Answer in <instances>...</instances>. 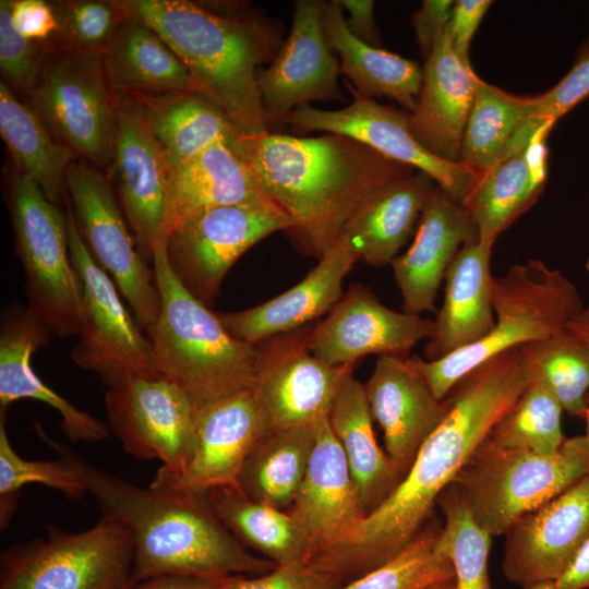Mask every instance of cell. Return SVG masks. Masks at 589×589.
I'll return each mask as SVG.
<instances>
[{
    "label": "cell",
    "instance_id": "cell-8",
    "mask_svg": "<svg viewBox=\"0 0 589 589\" xmlns=\"http://www.w3.org/2000/svg\"><path fill=\"white\" fill-rule=\"evenodd\" d=\"M9 201L15 253L26 276L27 310L52 336H79L83 296L71 260L65 213L17 171Z\"/></svg>",
    "mask_w": 589,
    "mask_h": 589
},
{
    "label": "cell",
    "instance_id": "cell-53",
    "mask_svg": "<svg viewBox=\"0 0 589 589\" xmlns=\"http://www.w3.org/2000/svg\"><path fill=\"white\" fill-rule=\"evenodd\" d=\"M223 578L166 574L146 578L120 589H220Z\"/></svg>",
    "mask_w": 589,
    "mask_h": 589
},
{
    "label": "cell",
    "instance_id": "cell-47",
    "mask_svg": "<svg viewBox=\"0 0 589 589\" xmlns=\"http://www.w3.org/2000/svg\"><path fill=\"white\" fill-rule=\"evenodd\" d=\"M48 51L41 41L24 37L14 27L10 1H0V71L11 88L29 93L37 84Z\"/></svg>",
    "mask_w": 589,
    "mask_h": 589
},
{
    "label": "cell",
    "instance_id": "cell-31",
    "mask_svg": "<svg viewBox=\"0 0 589 589\" xmlns=\"http://www.w3.org/2000/svg\"><path fill=\"white\" fill-rule=\"evenodd\" d=\"M434 187L421 171L387 187L353 213L341 238L359 260L373 266L389 264L418 227Z\"/></svg>",
    "mask_w": 589,
    "mask_h": 589
},
{
    "label": "cell",
    "instance_id": "cell-29",
    "mask_svg": "<svg viewBox=\"0 0 589 589\" xmlns=\"http://www.w3.org/2000/svg\"><path fill=\"white\" fill-rule=\"evenodd\" d=\"M539 132L524 148L480 175L462 205L478 240L493 244L542 194L548 176L545 136Z\"/></svg>",
    "mask_w": 589,
    "mask_h": 589
},
{
    "label": "cell",
    "instance_id": "cell-4",
    "mask_svg": "<svg viewBox=\"0 0 589 589\" xmlns=\"http://www.w3.org/2000/svg\"><path fill=\"white\" fill-rule=\"evenodd\" d=\"M112 1L122 15L159 34L187 68L193 92L217 107L240 135L269 132L257 74L284 44L275 22L257 14H218L188 0Z\"/></svg>",
    "mask_w": 589,
    "mask_h": 589
},
{
    "label": "cell",
    "instance_id": "cell-18",
    "mask_svg": "<svg viewBox=\"0 0 589 589\" xmlns=\"http://www.w3.org/2000/svg\"><path fill=\"white\" fill-rule=\"evenodd\" d=\"M339 62L325 37L318 0H297L287 39L269 67L257 74L267 127L284 122L311 101L342 100Z\"/></svg>",
    "mask_w": 589,
    "mask_h": 589
},
{
    "label": "cell",
    "instance_id": "cell-37",
    "mask_svg": "<svg viewBox=\"0 0 589 589\" xmlns=\"http://www.w3.org/2000/svg\"><path fill=\"white\" fill-rule=\"evenodd\" d=\"M313 444V424L267 431L248 455L237 489L250 500L287 512L303 481Z\"/></svg>",
    "mask_w": 589,
    "mask_h": 589
},
{
    "label": "cell",
    "instance_id": "cell-40",
    "mask_svg": "<svg viewBox=\"0 0 589 589\" xmlns=\"http://www.w3.org/2000/svg\"><path fill=\"white\" fill-rule=\"evenodd\" d=\"M530 385L551 395L569 416L584 417L589 395V348L568 329L520 347Z\"/></svg>",
    "mask_w": 589,
    "mask_h": 589
},
{
    "label": "cell",
    "instance_id": "cell-27",
    "mask_svg": "<svg viewBox=\"0 0 589 589\" xmlns=\"http://www.w3.org/2000/svg\"><path fill=\"white\" fill-rule=\"evenodd\" d=\"M52 335L26 309L7 311L0 329V411L19 399H35L53 408L63 433L73 442L109 436L107 425L49 388L34 372L31 358Z\"/></svg>",
    "mask_w": 589,
    "mask_h": 589
},
{
    "label": "cell",
    "instance_id": "cell-39",
    "mask_svg": "<svg viewBox=\"0 0 589 589\" xmlns=\"http://www.w3.org/2000/svg\"><path fill=\"white\" fill-rule=\"evenodd\" d=\"M538 96L512 95L479 76L466 124L459 163L478 176L503 159L517 133L531 120Z\"/></svg>",
    "mask_w": 589,
    "mask_h": 589
},
{
    "label": "cell",
    "instance_id": "cell-7",
    "mask_svg": "<svg viewBox=\"0 0 589 589\" xmlns=\"http://www.w3.org/2000/svg\"><path fill=\"white\" fill-rule=\"evenodd\" d=\"M589 473V440L566 438L551 455L510 448L485 438L454 485L474 522L490 537L505 534L524 515Z\"/></svg>",
    "mask_w": 589,
    "mask_h": 589
},
{
    "label": "cell",
    "instance_id": "cell-41",
    "mask_svg": "<svg viewBox=\"0 0 589 589\" xmlns=\"http://www.w3.org/2000/svg\"><path fill=\"white\" fill-rule=\"evenodd\" d=\"M437 503L445 522L436 546L454 565L456 589H492L488 568L491 537L474 522L454 484Z\"/></svg>",
    "mask_w": 589,
    "mask_h": 589
},
{
    "label": "cell",
    "instance_id": "cell-13",
    "mask_svg": "<svg viewBox=\"0 0 589 589\" xmlns=\"http://www.w3.org/2000/svg\"><path fill=\"white\" fill-rule=\"evenodd\" d=\"M65 188L88 252L145 330L158 317L159 292L154 271L139 252L109 181L88 163L74 160L67 172Z\"/></svg>",
    "mask_w": 589,
    "mask_h": 589
},
{
    "label": "cell",
    "instance_id": "cell-57",
    "mask_svg": "<svg viewBox=\"0 0 589 589\" xmlns=\"http://www.w3.org/2000/svg\"><path fill=\"white\" fill-rule=\"evenodd\" d=\"M524 589H556L555 581H542Z\"/></svg>",
    "mask_w": 589,
    "mask_h": 589
},
{
    "label": "cell",
    "instance_id": "cell-5",
    "mask_svg": "<svg viewBox=\"0 0 589 589\" xmlns=\"http://www.w3.org/2000/svg\"><path fill=\"white\" fill-rule=\"evenodd\" d=\"M152 262L160 311L145 335L159 373L182 387L195 407L250 389L256 346L233 337L183 286L169 265L166 239L154 244Z\"/></svg>",
    "mask_w": 589,
    "mask_h": 589
},
{
    "label": "cell",
    "instance_id": "cell-19",
    "mask_svg": "<svg viewBox=\"0 0 589 589\" xmlns=\"http://www.w3.org/2000/svg\"><path fill=\"white\" fill-rule=\"evenodd\" d=\"M433 326V320L389 309L369 288L353 285L312 326L309 348L332 365H353L369 354L407 357L418 342L432 336Z\"/></svg>",
    "mask_w": 589,
    "mask_h": 589
},
{
    "label": "cell",
    "instance_id": "cell-2",
    "mask_svg": "<svg viewBox=\"0 0 589 589\" xmlns=\"http://www.w3.org/2000/svg\"><path fill=\"white\" fill-rule=\"evenodd\" d=\"M235 148L266 195L291 219L286 231L302 252L320 259L370 197L417 170L351 137L324 133L240 136Z\"/></svg>",
    "mask_w": 589,
    "mask_h": 589
},
{
    "label": "cell",
    "instance_id": "cell-52",
    "mask_svg": "<svg viewBox=\"0 0 589 589\" xmlns=\"http://www.w3.org/2000/svg\"><path fill=\"white\" fill-rule=\"evenodd\" d=\"M342 9L349 13L346 19L348 29L360 40L381 48L380 32L374 20V1L338 0Z\"/></svg>",
    "mask_w": 589,
    "mask_h": 589
},
{
    "label": "cell",
    "instance_id": "cell-44",
    "mask_svg": "<svg viewBox=\"0 0 589 589\" xmlns=\"http://www.w3.org/2000/svg\"><path fill=\"white\" fill-rule=\"evenodd\" d=\"M5 411H0V516L5 527L14 512L21 488L28 483H39L60 491L70 498H80L87 491L62 460H27L19 456L12 447L7 429Z\"/></svg>",
    "mask_w": 589,
    "mask_h": 589
},
{
    "label": "cell",
    "instance_id": "cell-11",
    "mask_svg": "<svg viewBox=\"0 0 589 589\" xmlns=\"http://www.w3.org/2000/svg\"><path fill=\"white\" fill-rule=\"evenodd\" d=\"M67 224L73 267L83 296V325L71 351L74 363L108 387L130 376L159 375L149 341L124 306L112 279L88 252L69 197Z\"/></svg>",
    "mask_w": 589,
    "mask_h": 589
},
{
    "label": "cell",
    "instance_id": "cell-48",
    "mask_svg": "<svg viewBox=\"0 0 589 589\" xmlns=\"http://www.w3.org/2000/svg\"><path fill=\"white\" fill-rule=\"evenodd\" d=\"M344 585L334 575L310 563L298 562L277 565L252 577H224L220 589H340Z\"/></svg>",
    "mask_w": 589,
    "mask_h": 589
},
{
    "label": "cell",
    "instance_id": "cell-10",
    "mask_svg": "<svg viewBox=\"0 0 589 589\" xmlns=\"http://www.w3.org/2000/svg\"><path fill=\"white\" fill-rule=\"evenodd\" d=\"M101 52L48 53L29 107L52 135L96 167L111 164L117 105L110 98Z\"/></svg>",
    "mask_w": 589,
    "mask_h": 589
},
{
    "label": "cell",
    "instance_id": "cell-43",
    "mask_svg": "<svg viewBox=\"0 0 589 589\" xmlns=\"http://www.w3.org/2000/svg\"><path fill=\"white\" fill-rule=\"evenodd\" d=\"M441 529L424 528L396 556L340 589H428L455 577L452 561L436 546Z\"/></svg>",
    "mask_w": 589,
    "mask_h": 589
},
{
    "label": "cell",
    "instance_id": "cell-36",
    "mask_svg": "<svg viewBox=\"0 0 589 589\" xmlns=\"http://www.w3.org/2000/svg\"><path fill=\"white\" fill-rule=\"evenodd\" d=\"M0 134L16 171L33 180L55 205L67 196L65 177L75 152L57 140L37 113L0 83Z\"/></svg>",
    "mask_w": 589,
    "mask_h": 589
},
{
    "label": "cell",
    "instance_id": "cell-28",
    "mask_svg": "<svg viewBox=\"0 0 589 589\" xmlns=\"http://www.w3.org/2000/svg\"><path fill=\"white\" fill-rule=\"evenodd\" d=\"M493 244L476 240L464 245L445 276V297L425 360L446 357L484 338L494 326L491 255Z\"/></svg>",
    "mask_w": 589,
    "mask_h": 589
},
{
    "label": "cell",
    "instance_id": "cell-12",
    "mask_svg": "<svg viewBox=\"0 0 589 589\" xmlns=\"http://www.w3.org/2000/svg\"><path fill=\"white\" fill-rule=\"evenodd\" d=\"M291 225V219L272 202L208 208L169 232L167 259L183 286L211 305L236 261L262 239L286 232Z\"/></svg>",
    "mask_w": 589,
    "mask_h": 589
},
{
    "label": "cell",
    "instance_id": "cell-45",
    "mask_svg": "<svg viewBox=\"0 0 589 589\" xmlns=\"http://www.w3.org/2000/svg\"><path fill=\"white\" fill-rule=\"evenodd\" d=\"M56 35L65 49L101 52L123 15L113 1L75 0L51 3Z\"/></svg>",
    "mask_w": 589,
    "mask_h": 589
},
{
    "label": "cell",
    "instance_id": "cell-20",
    "mask_svg": "<svg viewBox=\"0 0 589 589\" xmlns=\"http://www.w3.org/2000/svg\"><path fill=\"white\" fill-rule=\"evenodd\" d=\"M502 569L522 588L557 580L589 536V473L505 533Z\"/></svg>",
    "mask_w": 589,
    "mask_h": 589
},
{
    "label": "cell",
    "instance_id": "cell-21",
    "mask_svg": "<svg viewBox=\"0 0 589 589\" xmlns=\"http://www.w3.org/2000/svg\"><path fill=\"white\" fill-rule=\"evenodd\" d=\"M264 433L251 389L197 406L195 448L190 462L178 474L158 469L149 485L191 494L220 486L237 489L242 466Z\"/></svg>",
    "mask_w": 589,
    "mask_h": 589
},
{
    "label": "cell",
    "instance_id": "cell-51",
    "mask_svg": "<svg viewBox=\"0 0 589 589\" xmlns=\"http://www.w3.org/2000/svg\"><path fill=\"white\" fill-rule=\"evenodd\" d=\"M14 27L24 37L44 41L57 33L52 4L43 0H9Z\"/></svg>",
    "mask_w": 589,
    "mask_h": 589
},
{
    "label": "cell",
    "instance_id": "cell-22",
    "mask_svg": "<svg viewBox=\"0 0 589 589\" xmlns=\"http://www.w3.org/2000/svg\"><path fill=\"white\" fill-rule=\"evenodd\" d=\"M313 428L314 444L308 468L287 510L311 544L310 562L337 546L365 516L328 418L318 420Z\"/></svg>",
    "mask_w": 589,
    "mask_h": 589
},
{
    "label": "cell",
    "instance_id": "cell-9",
    "mask_svg": "<svg viewBox=\"0 0 589 589\" xmlns=\"http://www.w3.org/2000/svg\"><path fill=\"white\" fill-rule=\"evenodd\" d=\"M133 541L115 516L103 514L89 529L50 527L45 539L15 544L1 554L0 589H120L129 581Z\"/></svg>",
    "mask_w": 589,
    "mask_h": 589
},
{
    "label": "cell",
    "instance_id": "cell-33",
    "mask_svg": "<svg viewBox=\"0 0 589 589\" xmlns=\"http://www.w3.org/2000/svg\"><path fill=\"white\" fill-rule=\"evenodd\" d=\"M352 371L339 385L328 420L366 516L393 493L401 478L376 442L364 385Z\"/></svg>",
    "mask_w": 589,
    "mask_h": 589
},
{
    "label": "cell",
    "instance_id": "cell-26",
    "mask_svg": "<svg viewBox=\"0 0 589 589\" xmlns=\"http://www.w3.org/2000/svg\"><path fill=\"white\" fill-rule=\"evenodd\" d=\"M478 75L454 53L447 29L422 68V83L409 128L436 157L459 163Z\"/></svg>",
    "mask_w": 589,
    "mask_h": 589
},
{
    "label": "cell",
    "instance_id": "cell-14",
    "mask_svg": "<svg viewBox=\"0 0 589 589\" xmlns=\"http://www.w3.org/2000/svg\"><path fill=\"white\" fill-rule=\"evenodd\" d=\"M109 428L123 449L140 459H158L165 473L178 474L195 448V405L163 374L130 376L107 387Z\"/></svg>",
    "mask_w": 589,
    "mask_h": 589
},
{
    "label": "cell",
    "instance_id": "cell-16",
    "mask_svg": "<svg viewBox=\"0 0 589 589\" xmlns=\"http://www.w3.org/2000/svg\"><path fill=\"white\" fill-rule=\"evenodd\" d=\"M352 101L337 110L311 105L291 111L285 121L293 132H324L357 140L382 155L429 176L453 200L462 204L478 175L460 163L441 159L424 148L409 128V113L381 105L358 93L348 82Z\"/></svg>",
    "mask_w": 589,
    "mask_h": 589
},
{
    "label": "cell",
    "instance_id": "cell-1",
    "mask_svg": "<svg viewBox=\"0 0 589 589\" xmlns=\"http://www.w3.org/2000/svg\"><path fill=\"white\" fill-rule=\"evenodd\" d=\"M527 385L520 347L464 376L444 398L442 421L393 493L312 564L347 584L401 552L424 529L440 495Z\"/></svg>",
    "mask_w": 589,
    "mask_h": 589
},
{
    "label": "cell",
    "instance_id": "cell-24",
    "mask_svg": "<svg viewBox=\"0 0 589 589\" xmlns=\"http://www.w3.org/2000/svg\"><path fill=\"white\" fill-rule=\"evenodd\" d=\"M478 240L476 226L462 204L435 184L422 211L409 249L389 264L405 312H433L442 281L460 249Z\"/></svg>",
    "mask_w": 589,
    "mask_h": 589
},
{
    "label": "cell",
    "instance_id": "cell-3",
    "mask_svg": "<svg viewBox=\"0 0 589 589\" xmlns=\"http://www.w3.org/2000/svg\"><path fill=\"white\" fill-rule=\"evenodd\" d=\"M36 431L97 500L103 513L129 529L133 562L127 585L166 574L260 575L277 566L250 554L214 515L202 493L135 485L88 464L40 425Z\"/></svg>",
    "mask_w": 589,
    "mask_h": 589
},
{
    "label": "cell",
    "instance_id": "cell-54",
    "mask_svg": "<svg viewBox=\"0 0 589 589\" xmlns=\"http://www.w3.org/2000/svg\"><path fill=\"white\" fill-rule=\"evenodd\" d=\"M556 589L589 588V536L581 544L565 573L555 580Z\"/></svg>",
    "mask_w": 589,
    "mask_h": 589
},
{
    "label": "cell",
    "instance_id": "cell-49",
    "mask_svg": "<svg viewBox=\"0 0 589 589\" xmlns=\"http://www.w3.org/2000/svg\"><path fill=\"white\" fill-rule=\"evenodd\" d=\"M492 3L490 0H458L454 3L447 36L454 53L467 67H471L469 48L472 37Z\"/></svg>",
    "mask_w": 589,
    "mask_h": 589
},
{
    "label": "cell",
    "instance_id": "cell-35",
    "mask_svg": "<svg viewBox=\"0 0 589 589\" xmlns=\"http://www.w3.org/2000/svg\"><path fill=\"white\" fill-rule=\"evenodd\" d=\"M134 97L143 107L148 127L170 170L218 142L235 145L242 136L217 107L197 93Z\"/></svg>",
    "mask_w": 589,
    "mask_h": 589
},
{
    "label": "cell",
    "instance_id": "cell-32",
    "mask_svg": "<svg viewBox=\"0 0 589 589\" xmlns=\"http://www.w3.org/2000/svg\"><path fill=\"white\" fill-rule=\"evenodd\" d=\"M321 4L326 40L339 56L340 73L348 77V83L366 97H388L411 112L421 88L422 68L351 34L338 0Z\"/></svg>",
    "mask_w": 589,
    "mask_h": 589
},
{
    "label": "cell",
    "instance_id": "cell-50",
    "mask_svg": "<svg viewBox=\"0 0 589 589\" xmlns=\"http://www.w3.org/2000/svg\"><path fill=\"white\" fill-rule=\"evenodd\" d=\"M452 0H424L411 16L416 41L424 61L445 34L454 8Z\"/></svg>",
    "mask_w": 589,
    "mask_h": 589
},
{
    "label": "cell",
    "instance_id": "cell-15",
    "mask_svg": "<svg viewBox=\"0 0 589 589\" xmlns=\"http://www.w3.org/2000/svg\"><path fill=\"white\" fill-rule=\"evenodd\" d=\"M304 326L259 342L251 393L266 432L312 425L328 418L344 376L353 365H332L309 348Z\"/></svg>",
    "mask_w": 589,
    "mask_h": 589
},
{
    "label": "cell",
    "instance_id": "cell-58",
    "mask_svg": "<svg viewBox=\"0 0 589 589\" xmlns=\"http://www.w3.org/2000/svg\"><path fill=\"white\" fill-rule=\"evenodd\" d=\"M584 417L586 418V421H587V435L586 436L589 440V395H588L587 407H586Z\"/></svg>",
    "mask_w": 589,
    "mask_h": 589
},
{
    "label": "cell",
    "instance_id": "cell-56",
    "mask_svg": "<svg viewBox=\"0 0 589 589\" xmlns=\"http://www.w3.org/2000/svg\"><path fill=\"white\" fill-rule=\"evenodd\" d=\"M428 589H456L455 577L450 578V579H447V580L436 582V584L432 585L431 587H429Z\"/></svg>",
    "mask_w": 589,
    "mask_h": 589
},
{
    "label": "cell",
    "instance_id": "cell-38",
    "mask_svg": "<svg viewBox=\"0 0 589 589\" xmlns=\"http://www.w3.org/2000/svg\"><path fill=\"white\" fill-rule=\"evenodd\" d=\"M202 495L238 541L260 551L276 565L310 562L311 544L287 512L250 500L231 486L214 488Z\"/></svg>",
    "mask_w": 589,
    "mask_h": 589
},
{
    "label": "cell",
    "instance_id": "cell-42",
    "mask_svg": "<svg viewBox=\"0 0 589 589\" xmlns=\"http://www.w3.org/2000/svg\"><path fill=\"white\" fill-rule=\"evenodd\" d=\"M562 412L561 405L551 395L528 384L486 438L510 448L554 454L566 440L562 432Z\"/></svg>",
    "mask_w": 589,
    "mask_h": 589
},
{
    "label": "cell",
    "instance_id": "cell-17",
    "mask_svg": "<svg viewBox=\"0 0 589 589\" xmlns=\"http://www.w3.org/2000/svg\"><path fill=\"white\" fill-rule=\"evenodd\" d=\"M111 178L141 255L166 239L170 167L135 97L117 104Z\"/></svg>",
    "mask_w": 589,
    "mask_h": 589
},
{
    "label": "cell",
    "instance_id": "cell-55",
    "mask_svg": "<svg viewBox=\"0 0 589 589\" xmlns=\"http://www.w3.org/2000/svg\"><path fill=\"white\" fill-rule=\"evenodd\" d=\"M567 329L589 348V305L582 306L568 323Z\"/></svg>",
    "mask_w": 589,
    "mask_h": 589
},
{
    "label": "cell",
    "instance_id": "cell-46",
    "mask_svg": "<svg viewBox=\"0 0 589 589\" xmlns=\"http://www.w3.org/2000/svg\"><path fill=\"white\" fill-rule=\"evenodd\" d=\"M589 96V33L579 46L570 70L546 93L538 96L531 120L512 141L506 156L524 148L541 131L552 125Z\"/></svg>",
    "mask_w": 589,
    "mask_h": 589
},
{
    "label": "cell",
    "instance_id": "cell-23",
    "mask_svg": "<svg viewBox=\"0 0 589 589\" xmlns=\"http://www.w3.org/2000/svg\"><path fill=\"white\" fill-rule=\"evenodd\" d=\"M364 389L371 416L383 431L386 455L402 480L442 421L445 401L433 395L408 357L380 356Z\"/></svg>",
    "mask_w": 589,
    "mask_h": 589
},
{
    "label": "cell",
    "instance_id": "cell-6",
    "mask_svg": "<svg viewBox=\"0 0 589 589\" xmlns=\"http://www.w3.org/2000/svg\"><path fill=\"white\" fill-rule=\"evenodd\" d=\"M492 304L494 326L481 340L436 360L408 358L438 400L495 356L566 330L584 306L576 286L560 269L536 259L494 277Z\"/></svg>",
    "mask_w": 589,
    "mask_h": 589
},
{
    "label": "cell",
    "instance_id": "cell-59",
    "mask_svg": "<svg viewBox=\"0 0 589 589\" xmlns=\"http://www.w3.org/2000/svg\"><path fill=\"white\" fill-rule=\"evenodd\" d=\"M585 268H586V271L589 273V255H588V257H587V260H586Z\"/></svg>",
    "mask_w": 589,
    "mask_h": 589
},
{
    "label": "cell",
    "instance_id": "cell-25",
    "mask_svg": "<svg viewBox=\"0 0 589 589\" xmlns=\"http://www.w3.org/2000/svg\"><path fill=\"white\" fill-rule=\"evenodd\" d=\"M357 261L350 244L340 238L289 290L256 306L217 315L233 337L251 345L308 326L340 300L342 281Z\"/></svg>",
    "mask_w": 589,
    "mask_h": 589
},
{
    "label": "cell",
    "instance_id": "cell-34",
    "mask_svg": "<svg viewBox=\"0 0 589 589\" xmlns=\"http://www.w3.org/2000/svg\"><path fill=\"white\" fill-rule=\"evenodd\" d=\"M108 85L135 95L193 92L190 74L147 24L124 16L101 51Z\"/></svg>",
    "mask_w": 589,
    "mask_h": 589
},
{
    "label": "cell",
    "instance_id": "cell-30",
    "mask_svg": "<svg viewBox=\"0 0 589 589\" xmlns=\"http://www.w3.org/2000/svg\"><path fill=\"white\" fill-rule=\"evenodd\" d=\"M267 202L274 203L249 163L233 145L218 142L170 171L166 238L177 225L202 211Z\"/></svg>",
    "mask_w": 589,
    "mask_h": 589
}]
</instances>
